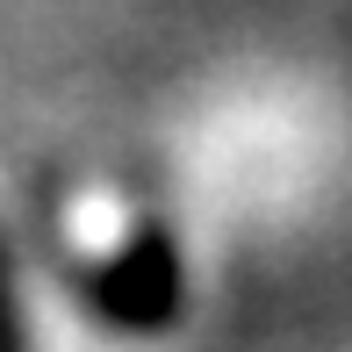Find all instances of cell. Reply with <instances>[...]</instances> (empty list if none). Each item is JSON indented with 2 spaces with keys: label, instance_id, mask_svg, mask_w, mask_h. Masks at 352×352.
<instances>
[{
  "label": "cell",
  "instance_id": "cell-1",
  "mask_svg": "<svg viewBox=\"0 0 352 352\" xmlns=\"http://www.w3.org/2000/svg\"><path fill=\"white\" fill-rule=\"evenodd\" d=\"M87 302L116 331H158L180 309V245L166 230H137L122 252H108L101 274H87Z\"/></svg>",
  "mask_w": 352,
  "mask_h": 352
},
{
  "label": "cell",
  "instance_id": "cell-2",
  "mask_svg": "<svg viewBox=\"0 0 352 352\" xmlns=\"http://www.w3.org/2000/svg\"><path fill=\"white\" fill-rule=\"evenodd\" d=\"M0 352H29V324H22V287H14V259L0 245Z\"/></svg>",
  "mask_w": 352,
  "mask_h": 352
}]
</instances>
